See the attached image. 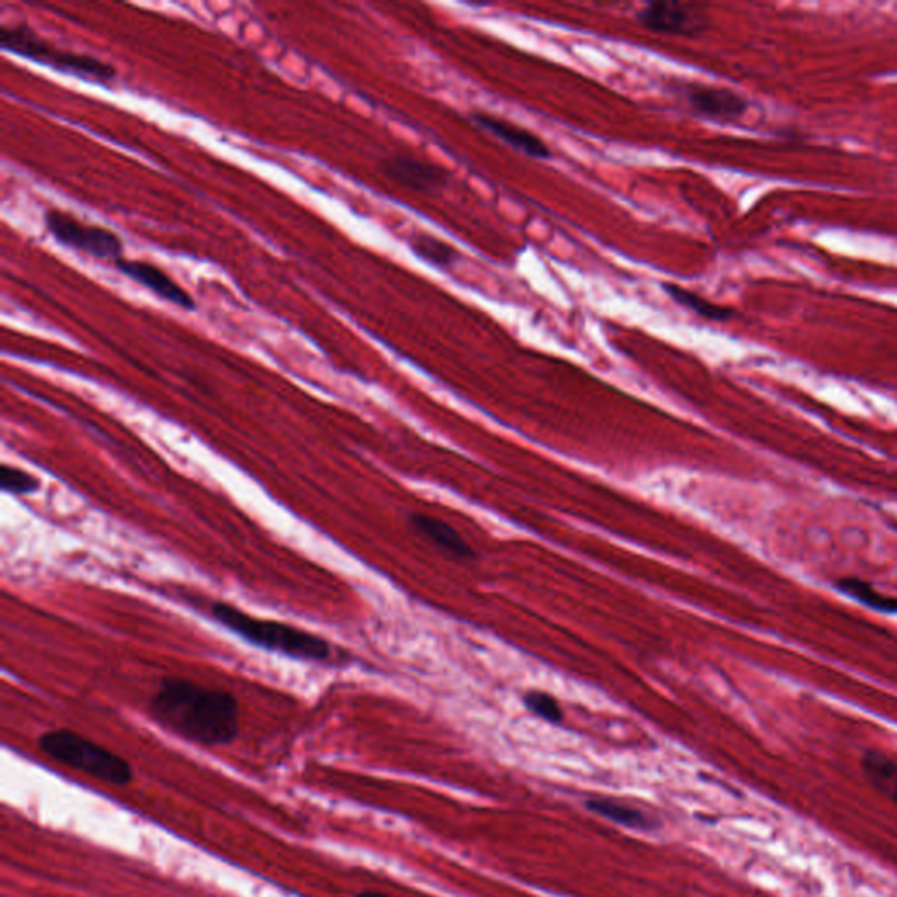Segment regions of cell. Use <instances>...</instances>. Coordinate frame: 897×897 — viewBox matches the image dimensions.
<instances>
[{"instance_id":"obj_1","label":"cell","mask_w":897,"mask_h":897,"mask_svg":"<svg viewBox=\"0 0 897 897\" xmlns=\"http://www.w3.org/2000/svg\"><path fill=\"white\" fill-rule=\"evenodd\" d=\"M151 719L186 742L230 745L239 736L241 709L232 692L188 679L162 680L147 701Z\"/></svg>"},{"instance_id":"obj_2","label":"cell","mask_w":897,"mask_h":897,"mask_svg":"<svg viewBox=\"0 0 897 897\" xmlns=\"http://www.w3.org/2000/svg\"><path fill=\"white\" fill-rule=\"evenodd\" d=\"M211 615L221 626L227 627L228 632L241 636L242 641L263 650H271L298 661L322 663L331 657V644L327 638L293 624L256 617L230 605L227 601H215L211 605Z\"/></svg>"},{"instance_id":"obj_3","label":"cell","mask_w":897,"mask_h":897,"mask_svg":"<svg viewBox=\"0 0 897 897\" xmlns=\"http://www.w3.org/2000/svg\"><path fill=\"white\" fill-rule=\"evenodd\" d=\"M37 747L50 759L109 786H129L133 780V768L125 757L76 731H46L37 739Z\"/></svg>"},{"instance_id":"obj_4","label":"cell","mask_w":897,"mask_h":897,"mask_svg":"<svg viewBox=\"0 0 897 897\" xmlns=\"http://www.w3.org/2000/svg\"><path fill=\"white\" fill-rule=\"evenodd\" d=\"M0 44L6 52L17 53L23 58L40 62L53 69L69 73L91 81L109 83L117 78V70L108 62L85 53L65 52L44 41L26 23L0 26Z\"/></svg>"},{"instance_id":"obj_5","label":"cell","mask_w":897,"mask_h":897,"mask_svg":"<svg viewBox=\"0 0 897 897\" xmlns=\"http://www.w3.org/2000/svg\"><path fill=\"white\" fill-rule=\"evenodd\" d=\"M44 223L47 232L55 237V241L81 253L114 262L120 260L123 253V242L118 233L108 228L81 223L67 212L50 209L44 216Z\"/></svg>"},{"instance_id":"obj_6","label":"cell","mask_w":897,"mask_h":897,"mask_svg":"<svg viewBox=\"0 0 897 897\" xmlns=\"http://www.w3.org/2000/svg\"><path fill=\"white\" fill-rule=\"evenodd\" d=\"M687 106L701 117L710 120L733 123L747 111V100L742 95L734 94L728 88L719 86L700 85V83H686L677 88Z\"/></svg>"},{"instance_id":"obj_7","label":"cell","mask_w":897,"mask_h":897,"mask_svg":"<svg viewBox=\"0 0 897 897\" xmlns=\"http://www.w3.org/2000/svg\"><path fill=\"white\" fill-rule=\"evenodd\" d=\"M636 22L657 34L698 37L707 31V18L691 6L679 2H653L636 13Z\"/></svg>"},{"instance_id":"obj_8","label":"cell","mask_w":897,"mask_h":897,"mask_svg":"<svg viewBox=\"0 0 897 897\" xmlns=\"http://www.w3.org/2000/svg\"><path fill=\"white\" fill-rule=\"evenodd\" d=\"M381 167L391 181L419 194L440 192L451 181V172L447 168L408 155L390 156Z\"/></svg>"},{"instance_id":"obj_9","label":"cell","mask_w":897,"mask_h":897,"mask_svg":"<svg viewBox=\"0 0 897 897\" xmlns=\"http://www.w3.org/2000/svg\"><path fill=\"white\" fill-rule=\"evenodd\" d=\"M114 266L121 274H125L130 280L155 293L156 297L164 298V300L177 305L181 309H195L194 297L183 286H179L176 281L172 280L167 272L162 271L160 266L142 262V260H125V258L117 260Z\"/></svg>"},{"instance_id":"obj_10","label":"cell","mask_w":897,"mask_h":897,"mask_svg":"<svg viewBox=\"0 0 897 897\" xmlns=\"http://www.w3.org/2000/svg\"><path fill=\"white\" fill-rule=\"evenodd\" d=\"M472 120L481 129L488 130L494 138L502 139L508 146L521 151L523 155L540 160H549L553 156L546 142L537 138L535 133L529 132V130L521 129L519 125H515L511 121L493 117L490 112H473Z\"/></svg>"},{"instance_id":"obj_11","label":"cell","mask_w":897,"mask_h":897,"mask_svg":"<svg viewBox=\"0 0 897 897\" xmlns=\"http://www.w3.org/2000/svg\"><path fill=\"white\" fill-rule=\"evenodd\" d=\"M411 523L423 538H426L429 544H434L437 549L442 550L444 555L451 556L452 559H458V561L475 559V550L472 549L469 542L464 540L460 533L449 526L446 521L417 514L414 515Z\"/></svg>"},{"instance_id":"obj_12","label":"cell","mask_w":897,"mask_h":897,"mask_svg":"<svg viewBox=\"0 0 897 897\" xmlns=\"http://www.w3.org/2000/svg\"><path fill=\"white\" fill-rule=\"evenodd\" d=\"M586 807L597 816L614 822V824L624 825L627 829H636V831H653L659 825V820L654 816H648L642 808L633 807L630 803H623L617 799L610 798H594L589 799Z\"/></svg>"},{"instance_id":"obj_13","label":"cell","mask_w":897,"mask_h":897,"mask_svg":"<svg viewBox=\"0 0 897 897\" xmlns=\"http://www.w3.org/2000/svg\"><path fill=\"white\" fill-rule=\"evenodd\" d=\"M864 777L873 789L897 805V763L878 751H866L861 759Z\"/></svg>"},{"instance_id":"obj_14","label":"cell","mask_w":897,"mask_h":897,"mask_svg":"<svg viewBox=\"0 0 897 897\" xmlns=\"http://www.w3.org/2000/svg\"><path fill=\"white\" fill-rule=\"evenodd\" d=\"M408 245L416 256L442 271H451L456 263L460 262V251H456L452 245L429 233H416L411 237Z\"/></svg>"},{"instance_id":"obj_15","label":"cell","mask_w":897,"mask_h":897,"mask_svg":"<svg viewBox=\"0 0 897 897\" xmlns=\"http://www.w3.org/2000/svg\"><path fill=\"white\" fill-rule=\"evenodd\" d=\"M836 588L846 597L858 601L861 605L867 606V609L884 612V614H897V598L880 593L878 589H875V586L869 584L866 580L857 579V577H845V579L838 580Z\"/></svg>"},{"instance_id":"obj_16","label":"cell","mask_w":897,"mask_h":897,"mask_svg":"<svg viewBox=\"0 0 897 897\" xmlns=\"http://www.w3.org/2000/svg\"><path fill=\"white\" fill-rule=\"evenodd\" d=\"M663 289H665L666 295H668L671 300L698 314L700 318L710 319V321H728V319L734 316L733 310L728 309V307L712 304V302L707 300V298L682 288L679 284H663Z\"/></svg>"},{"instance_id":"obj_17","label":"cell","mask_w":897,"mask_h":897,"mask_svg":"<svg viewBox=\"0 0 897 897\" xmlns=\"http://www.w3.org/2000/svg\"><path fill=\"white\" fill-rule=\"evenodd\" d=\"M0 485L6 493L14 494V496H29L41 490L37 477L18 467H11V464L0 467Z\"/></svg>"},{"instance_id":"obj_18","label":"cell","mask_w":897,"mask_h":897,"mask_svg":"<svg viewBox=\"0 0 897 897\" xmlns=\"http://www.w3.org/2000/svg\"><path fill=\"white\" fill-rule=\"evenodd\" d=\"M523 701L524 707H526L533 715H537V718L544 719V721L550 722V724H559V722L565 719L561 704H559L555 696L547 694V692H528V694L524 696Z\"/></svg>"},{"instance_id":"obj_19","label":"cell","mask_w":897,"mask_h":897,"mask_svg":"<svg viewBox=\"0 0 897 897\" xmlns=\"http://www.w3.org/2000/svg\"><path fill=\"white\" fill-rule=\"evenodd\" d=\"M357 897H393L384 893H375V890H365V893L358 894Z\"/></svg>"}]
</instances>
